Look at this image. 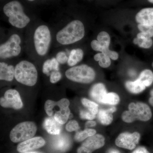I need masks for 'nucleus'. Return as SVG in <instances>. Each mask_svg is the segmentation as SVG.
<instances>
[{
  "instance_id": "nucleus-1",
  "label": "nucleus",
  "mask_w": 153,
  "mask_h": 153,
  "mask_svg": "<svg viewBox=\"0 0 153 153\" xmlns=\"http://www.w3.org/2000/svg\"><path fill=\"white\" fill-rule=\"evenodd\" d=\"M84 35L85 28L82 22L74 20L57 33L56 39L62 45H69L80 41Z\"/></svg>"
},
{
  "instance_id": "nucleus-2",
  "label": "nucleus",
  "mask_w": 153,
  "mask_h": 153,
  "mask_svg": "<svg viewBox=\"0 0 153 153\" xmlns=\"http://www.w3.org/2000/svg\"><path fill=\"white\" fill-rule=\"evenodd\" d=\"M3 10L8 17L10 24L14 27L22 29L30 23V18L25 13L23 6L18 1H12L6 4Z\"/></svg>"
},
{
  "instance_id": "nucleus-3",
  "label": "nucleus",
  "mask_w": 153,
  "mask_h": 153,
  "mask_svg": "<svg viewBox=\"0 0 153 153\" xmlns=\"http://www.w3.org/2000/svg\"><path fill=\"white\" fill-rule=\"evenodd\" d=\"M38 77V71L36 66L29 61L23 60L15 67V78L22 84L34 86L37 82Z\"/></svg>"
},
{
  "instance_id": "nucleus-4",
  "label": "nucleus",
  "mask_w": 153,
  "mask_h": 153,
  "mask_svg": "<svg viewBox=\"0 0 153 153\" xmlns=\"http://www.w3.org/2000/svg\"><path fill=\"white\" fill-rule=\"evenodd\" d=\"M128 108V110L124 111L121 115L122 119L126 123H131L136 120L148 121L152 117L150 108L143 102H131Z\"/></svg>"
},
{
  "instance_id": "nucleus-5",
  "label": "nucleus",
  "mask_w": 153,
  "mask_h": 153,
  "mask_svg": "<svg viewBox=\"0 0 153 153\" xmlns=\"http://www.w3.org/2000/svg\"><path fill=\"white\" fill-rule=\"evenodd\" d=\"M66 77L71 81L79 83H91L95 79V71L90 66L82 64L71 67L65 72Z\"/></svg>"
},
{
  "instance_id": "nucleus-6",
  "label": "nucleus",
  "mask_w": 153,
  "mask_h": 153,
  "mask_svg": "<svg viewBox=\"0 0 153 153\" xmlns=\"http://www.w3.org/2000/svg\"><path fill=\"white\" fill-rule=\"evenodd\" d=\"M37 130L36 124L33 122H22L12 129L10 133V139L13 143L22 142L33 137Z\"/></svg>"
},
{
  "instance_id": "nucleus-7",
  "label": "nucleus",
  "mask_w": 153,
  "mask_h": 153,
  "mask_svg": "<svg viewBox=\"0 0 153 153\" xmlns=\"http://www.w3.org/2000/svg\"><path fill=\"white\" fill-rule=\"evenodd\" d=\"M51 41V33L46 25L39 26L35 30L34 42L35 49L38 55L44 56L49 50Z\"/></svg>"
},
{
  "instance_id": "nucleus-8",
  "label": "nucleus",
  "mask_w": 153,
  "mask_h": 153,
  "mask_svg": "<svg viewBox=\"0 0 153 153\" xmlns=\"http://www.w3.org/2000/svg\"><path fill=\"white\" fill-rule=\"evenodd\" d=\"M21 43V39L19 35L16 34L12 35L7 42L0 46L1 58L7 59L18 56L22 51Z\"/></svg>"
},
{
  "instance_id": "nucleus-9",
  "label": "nucleus",
  "mask_w": 153,
  "mask_h": 153,
  "mask_svg": "<svg viewBox=\"0 0 153 153\" xmlns=\"http://www.w3.org/2000/svg\"><path fill=\"white\" fill-rule=\"evenodd\" d=\"M105 143V139L100 134L88 137L77 149V153H92L96 150L102 148Z\"/></svg>"
},
{
  "instance_id": "nucleus-10",
  "label": "nucleus",
  "mask_w": 153,
  "mask_h": 153,
  "mask_svg": "<svg viewBox=\"0 0 153 153\" xmlns=\"http://www.w3.org/2000/svg\"><path fill=\"white\" fill-rule=\"evenodd\" d=\"M1 106L5 108L20 109L23 103L19 92L15 89H10L5 92L4 96L0 99Z\"/></svg>"
},
{
  "instance_id": "nucleus-11",
  "label": "nucleus",
  "mask_w": 153,
  "mask_h": 153,
  "mask_svg": "<svg viewBox=\"0 0 153 153\" xmlns=\"http://www.w3.org/2000/svg\"><path fill=\"white\" fill-rule=\"evenodd\" d=\"M140 138V135L137 132L133 133L124 132L119 135L115 141L117 146L129 150H132L138 144Z\"/></svg>"
},
{
  "instance_id": "nucleus-12",
  "label": "nucleus",
  "mask_w": 153,
  "mask_h": 153,
  "mask_svg": "<svg viewBox=\"0 0 153 153\" xmlns=\"http://www.w3.org/2000/svg\"><path fill=\"white\" fill-rule=\"evenodd\" d=\"M45 143L46 141L42 137H35L19 143L17 146V150L19 152H27L42 147Z\"/></svg>"
},
{
  "instance_id": "nucleus-13",
  "label": "nucleus",
  "mask_w": 153,
  "mask_h": 153,
  "mask_svg": "<svg viewBox=\"0 0 153 153\" xmlns=\"http://www.w3.org/2000/svg\"><path fill=\"white\" fill-rule=\"evenodd\" d=\"M110 37L106 32H100L97 36V40H93L91 43V46L94 50L99 51L103 53L107 49H109L110 44Z\"/></svg>"
},
{
  "instance_id": "nucleus-14",
  "label": "nucleus",
  "mask_w": 153,
  "mask_h": 153,
  "mask_svg": "<svg viewBox=\"0 0 153 153\" xmlns=\"http://www.w3.org/2000/svg\"><path fill=\"white\" fill-rule=\"evenodd\" d=\"M69 105L70 102L66 98H62L56 102L48 100L45 102L44 109L49 116L52 117L57 108L69 107Z\"/></svg>"
},
{
  "instance_id": "nucleus-15",
  "label": "nucleus",
  "mask_w": 153,
  "mask_h": 153,
  "mask_svg": "<svg viewBox=\"0 0 153 153\" xmlns=\"http://www.w3.org/2000/svg\"><path fill=\"white\" fill-rule=\"evenodd\" d=\"M107 94L105 85L102 83H96L94 85L89 91L90 97L96 102L101 104L104 103Z\"/></svg>"
},
{
  "instance_id": "nucleus-16",
  "label": "nucleus",
  "mask_w": 153,
  "mask_h": 153,
  "mask_svg": "<svg viewBox=\"0 0 153 153\" xmlns=\"http://www.w3.org/2000/svg\"><path fill=\"white\" fill-rule=\"evenodd\" d=\"M135 19L139 24L153 27V8H146L141 10L137 14Z\"/></svg>"
},
{
  "instance_id": "nucleus-17",
  "label": "nucleus",
  "mask_w": 153,
  "mask_h": 153,
  "mask_svg": "<svg viewBox=\"0 0 153 153\" xmlns=\"http://www.w3.org/2000/svg\"><path fill=\"white\" fill-rule=\"evenodd\" d=\"M15 68L12 65H8L4 62L0 63V79L11 81L15 77Z\"/></svg>"
},
{
  "instance_id": "nucleus-18",
  "label": "nucleus",
  "mask_w": 153,
  "mask_h": 153,
  "mask_svg": "<svg viewBox=\"0 0 153 153\" xmlns=\"http://www.w3.org/2000/svg\"><path fill=\"white\" fill-rule=\"evenodd\" d=\"M44 127L48 133L53 135H58L61 131V124L57 122L54 117H48L45 119Z\"/></svg>"
},
{
  "instance_id": "nucleus-19",
  "label": "nucleus",
  "mask_w": 153,
  "mask_h": 153,
  "mask_svg": "<svg viewBox=\"0 0 153 153\" xmlns=\"http://www.w3.org/2000/svg\"><path fill=\"white\" fill-rule=\"evenodd\" d=\"M115 107H112L108 109H100L99 111V120L102 124L104 126L109 125L113 120V113L116 111Z\"/></svg>"
},
{
  "instance_id": "nucleus-20",
  "label": "nucleus",
  "mask_w": 153,
  "mask_h": 153,
  "mask_svg": "<svg viewBox=\"0 0 153 153\" xmlns=\"http://www.w3.org/2000/svg\"><path fill=\"white\" fill-rule=\"evenodd\" d=\"M133 43L140 48L149 49L152 46L153 42L152 38L141 32L138 33L137 38L134 39Z\"/></svg>"
},
{
  "instance_id": "nucleus-21",
  "label": "nucleus",
  "mask_w": 153,
  "mask_h": 153,
  "mask_svg": "<svg viewBox=\"0 0 153 153\" xmlns=\"http://www.w3.org/2000/svg\"><path fill=\"white\" fill-rule=\"evenodd\" d=\"M125 87L130 92L135 94L141 93L146 87L138 79L134 81H127Z\"/></svg>"
},
{
  "instance_id": "nucleus-22",
  "label": "nucleus",
  "mask_w": 153,
  "mask_h": 153,
  "mask_svg": "<svg viewBox=\"0 0 153 153\" xmlns=\"http://www.w3.org/2000/svg\"><path fill=\"white\" fill-rule=\"evenodd\" d=\"M83 57V52L82 49H72L70 52L67 63L70 66H75L82 60Z\"/></svg>"
},
{
  "instance_id": "nucleus-23",
  "label": "nucleus",
  "mask_w": 153,
  "mask_h": 153,
  "mask_svg": "<svg viewBox=\"0 0 153 153\" xmlns=\"http://www.w3.org/2000/svg\"><path fill=\"white\" fill-rule=\"evenodd\" d=\"M70 115L69 107L64 108L54 114V117L57 122L61 125L66 123Z\"/></svg>"
},
{
  "instance_id": "nucleus-24",
  "label": "nucleus",
  "mask_w": 153,
  "mask_h": 153,
  "mask_svg": "<svg viewBox=\"0 0 153 153\" xmlns=\"http://www.w3.org/2000/svg\"><path fill=\"white\" fill-rule=\"evenodd\" d=\"M139 80L146 87H149L153 82V73L149 69H145L141 72Z\"/></svg>"
},
{
  "instance_id": "nucleus-25",
  "label": "nucleus",
  "mask_w": 153,
  "mask_h": 153,
  "mask_svg": "<svg viewBox=\"0 0 153 153\" xmlns=\"http://www.w3.org/2000/svg\"><path fill=\"white\" fill-rule=\"evenodd\" d=\"M96 131L94 129L86 128L82 131L77 132L74 136V139L76 142H80L96 134Z\"/></svg>"
},
{
  "instance_id": "nucleus-26",
  "label": "nucleus",
  "mask_w": 153,
  "mask_h": 153,
  "mask_svg": "<svg viewBox=\"0 0 153 153\" xmlns=\"http://www.w3.org/2000/svg\"><path fill=\"white\" fill-rule=\"evenodd\" d=\"M81 101L83 106L85 107L88 110L95 115L97 114L98 105L97 103L85 98H82Z\"/></svg>"
},
{
  "instance_id": "nucleus-27",
  "label": "nucleus",
  "mask_w": 153,
  "mask_h": 153,
  "mask_svg": "<svg viewBox=\"0 0 153 153\" xmlns=\"http://www.w3.org/2000/svg\"><path fill=\"white\" fill-rule=\"evenodd\" d=\"M120 98L117 94L114 92H110L107 94L104 100L103 104L116 105L119 103Z\"/></svg>"
},
{
  "instance_id": "nucleus-28",
  "label": "nucleus",
  "mask_w": 153,
  "mask_h": 153,
  "mask_svg": "<svg viewBox=\"0 0 153 153\" xmlns=\"http://www.w3.org/2000/svg\"><path fill=\"white\" fill-rule=\"evenodd\" d=\"M138 28L141 31L145 34L146 36L152 38L153 37V27L149 25L139 24L138 25Z\"/></svg>"
},
{
  "instance_id": "nucleus-29",
  "label": "nucleus",
  "mask_w": 153,
  "mask_h": 153,
  "mask_svg": "<svg viewBox=\"0 0 153 153\" xmlns=\"http://www.w3.org/2000/svg\"><path fill=\"white\" fill-rule=\"evenodd\" d=\"M69 142L64 138L58 139L55 143V147L58 150L63 151L68 148Z\"/></svg>"
},
{
  "instance_id": "nucleus-30",
  "label": "nucleus",
  "mask_w": 153,
  "mask_h": 153,
  "mask_svg": "<svg viewBox=\"0 0 153 153\" xmlns=\"http://www.w3.org/2000/svg\"><path fill=\"white\" fill-rule=\"evenodd\" d=\"M110 59L111 58L108 56L102 53L101 59L99 61L100 66L103 68H106L109 67L111 64Z\"/></svg>"
},
{
  "instance_id": "nucleus-31",
  "label": "nucleus",
  "mask_w": 153,
  "mask_h": 153,
  "mask_svg": "<svg viewBox=\"0 0 153 153\" xmlns=\"http://www.w3.org/2000/svg\"><path fill=\"white\" fill-rule=\"evenodd\" d=\"M52 71H54L52 60L51 59H48L46 60L43 64L42 71L44 74L49 75V73Z\"/></svg>"
},
{
  "instance_id": "nucleus-32",
  "label": "nucleus",
  "mask_w": 153,
  "mask_h": 153,
  "mask_svg": "<svg viewBox=\"0 0 153 153\" xmlns=\"http://www.w3.org/2000/svg\"><path fill=\"white\" fill-rule=\"evenodd\" d=\"M79 116L82 119L92 120L95 118L96 115L93 114L88 110H81L79 113Z\"/></svg>"
},
{
  "instance_id": "nucleus-33",
  "label": "nucleus",
  "mask_w": 153,
  "mask_h": 153,
  "mask_svg": "<svg viewBox=\"0 0 153 153\" xmlns=\"http://www.w3.org/2000/svg\"><path fill=\"white\" fill-rule=\"evenodd\" d=\"M79 128V124L76 120H71L66 124V128L68 132L76 131Z\"/></svg>"
},
{
  "instance_id": "nucleus-34",
  "label": "nucleus",
  "mask_w": 153,
  "mask_h": 153,
  "mask_svg": "<svg viewBox=\"0 0 153 153\" xmlns=\"http://www.w3.org/2000/svg\"><path fill=\"white\" fill-rule=\"evenodd\" d=\"M61 73L59 71H53L50 75V81L52 83H55L60 80L61 78Z\"/></svg>"
},
{
  "instance_id": "nucleus-35",
  "label": "nucleus",
  "mask_w": 153,
  "mask_h": 153,
  "mask_svg": "<svg viewBox=\"0 0 153 153\" xmlns=\"http://www.w3.org/2000/svg\"><path fill=\"white\" fill-rule=\"evenodd\" d=\"M68 56L66 55V53L64 52H60L57 53L56 55V58L60 64H63L67 62L68 60Z\"/></svg>"
},
{
  "instance_id": "nucleus-36",
  "label": "nucleus",
  "mask_w": 153,
  "mask_h": 153,
  "mask_svg": "<svg viewBox=\"0 0 153 153\" xmlns=\"http://www.w3.org/2000/svg\"><path fill=\"white\" fill-rule=\"evenodd\" d=\"M102 53L108 56L113 60H117L118 58L119 55L117 52L115 51H111L109 50V49H107Z\"/></svg>"
},
{
  "instance_id": "nucleus-37",
  "label": "nucleus",
  "mask_w": 153,
  "mask_h": 153,
  "mask_svg": "<svg viewBox=\"0 0 153 153\" xmlns=\"http://www.w3.org/2000/svg\"><path fill=\"white\" fill-rule=\"evenodd\" d=\"M132 153H150L144 147L140 146L136 149Z\"/></svg>"
},
{
  "instance_id": "nucleus-38",
  "label": "nucleus",
  "mask_w": 153,
  "mask_h": 153,
  "mask_svg": "<svg viewBox=\"0 0 153 153\" xmlns=\"http://www.w3.org/2000/svg\"><path fill=\"white\" fill-rule=\"evenodd\" d=\"M96 122L95 121H94L92 120H89L87 121L85 123V127L87 128L91 127H94L96 125Z\"/></svg>"
},
{
  "instance_id": "nucleus-39",
  "label": "nucleus",
  "mask_w": 153,
  "mask_h": 153,
  "mask_svg": "<svg viewBox=\"0 0 153 153\" xmlns=\"http://www.w3.org/2000/svg\"><path fill=\"white\" fill-rule=\"evenodd\" d=\"M151 97L149 99V102L152 106L153 107V89H152L150 91Z\"/></svg>"
},
{
  "instance_id": "nucleus-40",
  "label": "nucleus",
  "mask_w": 153,
  "mask_h": 153,
  "mask_svg": "<svg viewBox=\"0 0 153 153\" xmlns=\"http://www.w3.org/2000/svg\"><path fill=\"white\" fill-rule=\"evenodd\" d=\"M102 56V53H97V54H96L94 57V60L96 61H99L101 59V57Z\"/></svg>"
},
{
  "instance_id": "nucleus-41",
  "label": "nucleus",
  "mask_w": 153,
  "mask_h": 153,
  "mask_svg": "<svg viewBox=\"0 0 153 153\" xmlns=\"http://www.w3.org/2000/svg\"><path fill=\"white\" fill-rule=\"evenodd\" d=\"M41 153L39 152H25V153Z\"/></svg>"
},
{
  "instance_id": "nucleus-42",
  "label": "nucleus",
  "mask_w": 153,
  "mask_h": 153,
  "mask_svg": "<svg viewBox=\"0 0 153 153\" xmlns=\"http://www.w3.org/2000/svg\"><path fill=\"white\" fill-rule=\"evenodd\" d=\"M149 2L152 3L153 4V0H148Z\"/></svg>"
},
{
  "instance_id": "nucleus-43",
  "label": "nucleus",
  "mask_w": 153,
  "mask_h": 153,
  "mask_svg": "<svg viewBox=\"0 0 153 153\" xmlns=\"http://www.w3.org/2000/svg\"><path fill=\"white\" fill-rule=\"evenodd\" d=\"M111 153H118L117 152H116V151H113V152H112Z\"/></svg>"
},
{
  "instance_id": "nucleus-44",
  "label": "nucleus",
  "mask_w": 153,
  "mask_h": 153,
  "mask_svg": "<svg viewBox=\"0 0 153 153\" xmlns=\"http://www.w3.org/2000/svg\"><path fill=\"white\" fill-rule=\"evenodd\" d=\"M28 1H34V0H28Z\"/></svg>"
},
{
  "instance_id": "nucleus-45",
  "label": "nucleus",
  "mask_w": 153,
  "mask_h": 153,
  "mask_svg": "<svg viewBox=\"0 0 153 153\" xmlns=\"http://www.w3.org/2000/svg\"><path fill=\"white\" fill-rule=\"evenodd\" d=\"M152 66L153 68V62L152 63Z\"/></svg>"
}]
</instances>
